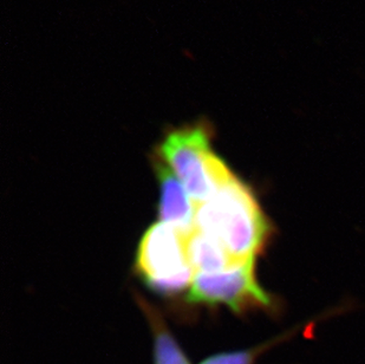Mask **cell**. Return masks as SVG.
Wrapping results in <instances>:
<instances>
[{
  "label": "cell",
  "mask_w": 365,
  "mask_h": 364,
  "mask_svg": "<svg viewBox=\"0 0 365 364\" xmlns=\"http://www.w3.org/2000/svg\"><path fill=\"white\" fill-rule=\"evenodd\" d=\"M194 228L220 244L238 264L257 258L271 233L255 193L235 173L197 205Z\"/></svg>",
  "instance_id": "1"
},
{
  "label": "cell",
  "mask_w": 365,
  "mask_h": 364,
  "mask_svg": "<svg viewBox=\"0 0 365 364\" xmlns=\"http://www.w3.org/2000/svg\"><path fill=\"white\" fill-rule=\"evenodd\" d=\"M213 138L210 122L197 121L170 129L154 151L182 182L197 205L212 198L233 174L227 163L214 153Z\"/></svg>",
  "instance_id": "2"
},
{
  "label": "cell",
  "mask_w": 365,
  "mask_h": 364,
  "mask_svg": "<svg viewBox=\"0 0 365 364\" xmlns=\"http://www.w3.org/2000/svg\"><path fill=\"white\" fill-rule=\"evenodd\" d=\"M186 237L179 228L158 221L138 243L135 273L158 295L174 297L192 285L195 271L187 255Z\"/></svg>",
  "instance_id": "3"
},
{
  "label": "cell",
  "mask_w": 365,
  "mask_h": 364,
  "mask_svg": "<svg viewBox=\"0 0 365 364\" xmlns=\"http://www.w3.org/2000/svg\"><path fill=\"white\" fill-rule=\"evenodd\" d=\"M255 259H250L226 271L195 273L186 302L190 305H224L242 315L252 310L274 308L272 295L259 284Z\"/></svg>",
  "instance_id": "4"
},
{
  "label": "cell",
  "mask_w": 365,
  "mask_h": 364,
  "mask_svg": "<svg viewBox=\"0 0 365 364\" xmlns=\"http://www.w3.org/2000/svg\"><path fill=\"white\" fill-rule=\"evenodd\" d=\"M152 165L160 188L159 221L188 233L194 230L197 203L187 192L182 182L155 151L152 155Z\"/></svg>",
  "instance_id": "5"
},
{
  "label": "cell",
  "mask_w": 365,
  "mask_h": 364,
  "mask_svg": "<svg viewBox=\"0 0 365 364\" xmlns=\"http://www.w3.org/2000/svg\"><path fill=\"white\" fill-rule=\"evenodd\" d=\"M136 302L152 330L154 364H190L159 310L142 295H136Z\"/></svg>",
  "instance_id": "6"
},
{
  "label": "cell",
  "mask_w": 365,
  "mask_h": 364,
  "mask_svg": "<svg viewBox=\"0 0 365 364\" xmlns=\"http://www.w3.org/2000/svg\"><path fill=\"white\" fill-rule=\"evenodd\" d=\"M186 245L190 265L197 273H215L240 265L220 244L195 228L187 233Z\"/></svg>",
  "instance_id": "7"
},
{
  "label": "cell",
  "mask_w": 365,
  "mask_h": 364,
  "mask_svg": "<svg viewBox=\"0 0 365 364\" xmlns=\"http://www.w3.org/2000/svg\"><path fill=\"white\" fill-rule=\"evenodd\" d=\"M294 331L289 333H284L282 336L272 338L267 340L265 343L259 344L257 347L242 349V350L227 351V353H220V354L212 355L206 360H203L200 364H255L259 356H262L265 351L269 350L273 345L287 340L289 336H292Z\"/></svg>",
  "instance_id": "8"
}]
</instances>
